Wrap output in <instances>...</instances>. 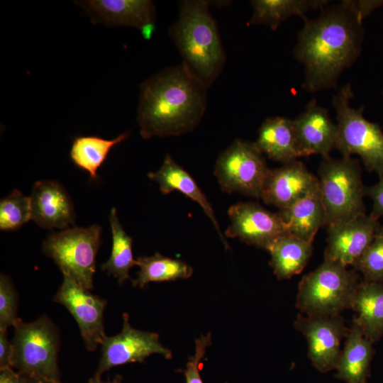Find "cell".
<instances>
[{"label":"cell","mask_w":383,"mask_h":383,"mask_svg":"<svg viewBox=\"0 0 383 383\" xmlns=\"http://www.w3.org/2000/svg\"><path fill=\"white\" fill-rule=\"evenodd\" d=\"M302 18L294 48V56L304 69L302 87L311 92L335 87L343 72L360 54L364 19L354 0L326 6L315 18Z\"/></svg>","instance_id":"obj_1"},{"label":"cell","mask_w":383,"mask_h":383,"mask_svg":"<svg viewBox=\"0 0 383 383\" xmlns=\"http://www.w3.org/2000/svg\"><path fill=\"white\" fill-rule=\"evenodd\" d=\"M207 86L182 62L167 67L140 86L137 121L143 138L192 131L207 106Z\"/></svg>","instance_id":"obj_2"},{"label":"cell","mask_w":383,"mask_h":383,"mask_svg":"<svg viewBox=\"0 0 383 383\" xmlns=\"http://www.w3.org/2000/svg\"><path fill=\"white\" fill-rule=\"evenodd\" d=\"M209 1L184 0L169 28V35L182 58V63L208 88L218 78L226 57Z\"/></svg>","instance_id":"obj_3"},{"label":"cell","mask_w":383,"mask_h":383,"mask_svg":"<svg viewBox=\"0 0 383 383\" xmlns=\"http://www.w3.org/2000/svg\"><path fill=\"white\" fill-rule=\"evenodd\" d=\"M361 282L359 274L340 263L323 260L299 282L296 307L309 316H333L350 309Z\"/></svg>","instance_id":"obj_4"},{"label":"cell","mask_w":383,"mask_h":383,"mask_svg":"<svg viewBox=\"0 0 383 383\" xmlns=\"http://www.w3.org/2000/svg\"><path fill=\"white\" fill-rule=\"evenodd\" d=\"M326 226L366 214L365 186L358 160L323 157L318 170Z\"/></svg>","instance_id":"obj_5"},{"label":"cell","mask_w":383,"mask_h":383,"mask_svg":"<svg viewBox=\"0 0 383 383\" xmlns=\"http://www.w3.org/2000/svg\"><path fill=\"white\" fill-rule=\"evenodd\" d=\"M353 96L351 84L340 87L333 96L336 111L337 138L335 148L343 157L358 155L365 169L383 174V131L379 124L367 120L363 107L350 105Z\"/></svg>","instance_id":"obj_6"},{"label":"cell","mask_w":383,"mask_h":383,"mask_svg":"<svg viewBox=\"0 0 383 383\" xmlns=\"http://www.w3.org/2000/svg\"><path fill=\"white\" fill-rule=\"evenodd\" d=\"M13 327L11 367L26 377L60 380V334L50 318L43 315L30 323L18 318Z\"/></svg>","instance_id":"obj_7"},{"label":"cell","mask_w":383,"mask_h":383,"mask_svg":"<svg viewBox=\"0 0 383 383\" xmlns=\"http://www.w3.org/2000/svg\"><path fill=\"white\" fill-rule=\"evenodd\" d=\"M101 233V226L96 224L87 228H67L50 233L43 241L42 250L63 274L90 290L93 288Z\"/></svg>","instance_id":"obj_8"},{"label":"cell","mask_w":383,"mask_h":383,"mask_svg":"<svg viewBox=\"0 0 383 383\" xmlns=\"http://www.w3.org/2000/svg\"><path fill=\"white\" fill-rule=\"evenodd\" d=\"M269 170L255 142L235 139L218 155L213 173L223 192L260 198Z\"/></svg>","instance_id":"obj_9"},{"label":"cell","mask_w":383,"mask_h":383,"mask_svg":"<svg viewBox=\"0 0 383 383\" xmlns=\"http://www.w3.org/2000/svg\"><path fill=\"white\" fill-rule=\"evenodd\" d=\"M101 345V358L94 374L98 377L118 365L143 362L152 354L161 355L167 360L172 357L171 350L160 343L158 333L133 328L127 313L123 314L121 331L113 336L105 335Z\"/></svg>","instance_id":"obj_10"},{"label":"cell","mask_w":383,"mask_h":383,"mask_svg":"<svg viewBox=\"0 0 383 383\" xmlns=\"http://www.w3.org/2000/svg\"><path fill=\"white\" fill-rule=\"evenodd\" d=\"M294 326L306 340L312 365L323 373L335 370L342 351L341 340L348 331L343 318L340 315L309 316L300 313Z\"/></svg>","instance_id":"obj_11"},{"label":"cell","mask_w":383,"mask_h":383,"mask_svg":"<svg viewBox=\"0 0 383 383\" xmlns=\"http://www.w3.org/2000/svg\"><path fill=\"white\" fill-rule=\"evenodd\" d=\"M53 301L63 305L72 315L86 348L94 351L106 335L104 312L106 300L92 294L70 277L63 274V281Z\"/></svg>","instance_id":"obj_12"},{"label":"cell","mask_w":383,"mask_h":383,"mask_svg":"<svg viewBox=\"0 0 383 383\" xmlns=\"http://www.w3.org/2000/svg\"><path fill=\"white\" fill-rule=\"evenodd\" d=\"M228 215L230 224L225 235L258 248L267 250L278 238L289 233L279 213L257 203H237L229 208Z\"/></svg>","instance_id":"obj_13"},{"label":"cell","mask_w":383,"mask_h":383,"mask_svg":"<svg viewBox=\"0 0 383 383\" xmlns=\"http://www.w3.org/2000/svg\"><path fill=\"white\" fill-rule=\"evenodd\" d=\"M318 189V178L301 162L294 160L269 170L260 198L265 204L282 210Z\"/></svg>","instance_id":"obj_14"},{"label":"cell","mask_w":383,"mask_h":383,"mask_svg":"<svg viewBox=\"0 0 383 383\" xmlns=\"http://www.w3.org/2000/svg\"><path fill=\"white\" fill-rule=\"evenodd\" d=\"M380 225L379 221L365 214L327 227L323 260L353 266L370 245Z\"/></svg>","instance_id":"obj_15"},{"label":"cell","mask_w":383,"mask_h":383,"mask_svg":"<svg viewBox=\"0 0 383 383\" xmlns=\"http://www.w3.org/2000/svg\"><path fill=\"white\" fill-rule=\"evenodd\" d=\"M91 18L93 23L109 26H132L140 30L145 39L151 38L155 28V7L149 0H91L77 1Z\"/></svg>","instance_id":"obj_16"},{"label":"cell","mask_w":383,"mask_h":383,"mask_svg":"<svg viewBox=\"0 0 383 383\" xmlns=\"http://www.w3.org/2000/svg\"><path fill=\"white\" fill-rule=\"evenodd\" d=\"M293 123L299 157L316 154L323 157L330 156L335 145L337 125L326 109L313 99Z\"/></svg>","instance_id":"obj_17"},{"label":"cell","mask_w":383,"mask_h":383,"mask_svg":"<svg viewBox=\"0 0 383 383\" xmlns=\"http://www.w3.org/2000/svg\"><path fill=\"white\" fill-rule=\"evenodd\" d=\"M31 219L43 228L65 229L74 224L72 199L64 187L52 180L36 182L30 196Z\"/></svg>","instance_id":"obj_18"},{"label":"cell","mask_w":383,"mask_h":383,"mask_svg":"<svg viewBox=\"0 0 383 383\" xmlns=\"http://www.w3.org/2000/svg\"><path fill=\"white\" fill-rule=\"evenodd\" d=\"M373 343L353 320L335 367L336 377L345 383H367L374 353Z\"/></svg>","instance_id":"obj_19"},{"label":"cell","mask_w":383,"mask_h":383,"mask_svg":"<svg viewBox=\"0 0 383 383\" xmlns=\"http://www.w3.org/2000/svg\"><path fill=\"white\" fill-rule=\"evenodd\" d=\"M148 177L159 184L160 190L163 194L177 190L197 203L211 221L222 241L227 245L212 206L202 190L192 177L178 165L170 154L165 157L160 169L156 172H149Z\"/></svg>","instance_id":"obj_20"},{"label":"cell","mask_w":383,"mask_h":383,"mask_svg":"<svg viewBox=\"0 0 383 383\" xmlns=\"http://www.w3.org/2000/svg\"><path fill=\"white\" fill-rule=\"evenodd\" d=\"M270 159L287 164L299 157L293 120L276 116L267 118L258 129L255 142Z\"/></svg>","instance_id":"obj_21"},{"label":"cell","mask_w":383,"mask_h":383,"mask_svg":"<svg viewBox=\"0 0 383 383\" xmlns=\"http://www.w3.org/2000/svg\"><path fill=\"white\" fill-rule=\"evenodd\" d=\"M285 223L289 233L306 242L312 243L320 229L326 226V214L320 189L299 199L278 213Z\"/></svg>","instance_id":"obj_22"},{"label":"cell","mask_w":383,"mask_h":383,"mask_svg":"<svg viewBox=\"0 0 383 383\" xmlns=\"http://www.w3.org/2000/svg\"><path fill=\"white\" fill-rule=\"evenodd\" d=\"M353 320L373 343L383 335V282L361 281L353 298Z\"/></svg>","instance_id":"obj_23"},{"label":"cell","mask_w":383,"mask_h":383,"mask_svg":"<svg viewBox=\"0 0 383 383\" xmlns=\"http://www.w3.org/2000/svg\"><path fill=\"white\" fill-rule=\"evenodd\" d=\"M267 251L270 265L277 278L287 279L304 269L311 257L313 245L289 233L274 241Z\"/></svg>","instance_id":"obj_24"},{"label":"cell","mask_w":383,"mask_h":383,"mask_svg":"<svg viewBox=\"0 0 383 383\" xmlns=\"http://www.w3.org/2000/svg\"><path fill=\"white\" fill-rule=\"evenodd\" d=\"M328 2L327 0H252L250 4L253 12L248 24L268 26L276 30L289 18L294 16L303 18L308 11L321 9Z\"/></svg>","instance_id":"obj_25"},{"label":"cell","mask_w":383,"mask_h":383,"mask_svg":"<svg viewBox=\"0 0 383 383\" xmlns=\"http://www.w3.org/2000/svg\"><path fill=\"white\" fill-rule=\"evenodd\" d=\"M128 137L123 133L113 139H105L96 135L76 137L72 144L70 157L79 168L87 172L90 177L97 178V170L106 160L111 150Z\"/></svg>","instance_id":"obj_26"},{"label":"cell","mask_w":383,"mask_h":383,"mask_svg":"<svg viewBox=\"0 0 383 383\" xmlns=\"http://www.w3.org/2000/svg\"><path fill=\"white\" fill-rule=\"evenodd\" d=\"M135 260L140 270L136 279L132 281L135 287L142 289L150 282L188 279L193 274L192 267L185 262L165 257L159 252Z\"/></svg>","instance_id":"obj_27"},{"label":"cell","mask_w":383,"mask_h":383,"mask_svg":"<svg viewBox=\"0 0 383 383\" xmlns=\"http://www.w3.org/2000/svg\"><path fill=\"white\" fill-rule=\"evenodd\" d=\"M109 221L112 234L111 252L110 257L101 268L122 284L130 278V269L136 265V260L133 255V238L122 227L115 208L111 210Z\"/></svg>","instance_id":"obj_28"},{"label":"cell","mask_w":383,"mask_h":383,"mask_svg":"<svg viewBox=\"0 0 383 383\" xmlns=\"http://www.w3.org/2000/svg\"><path fill=\"white\" fill-rule=\"evenodd\" d=\"M31 219L30 199L18 189L13 190L0 201V229H18Z\"/></svg>","instance_id":"obj_29"},{"label":"cell","mask_w":383,"mask_h":383,"mask_svg":"<svg viewBox=\"0 0 383 383\" xmlns=\"http://www.w3.org/2000/svg\"><path fill=\"white\" fill-rule=\"evenodd\" d=\"M353 267L365 281L383 282V225H380L372 241Z\"/></svg>","instance_id":"obj_30"},{"label":"cell","mask_w":383,"mask_h":383,"mask_svg":"<svg viewBox=\"0 0 383 383\" xmlns=\"http://www.w3.org/2000/svg\"><path fill=\"white\" fill-rule=\"evenodd\" d=\"M18 294L11 278L0 276V331H6L13 326L17 318Z\"/></svg>","instance_id":"obj_31"},{"label":"cell","mask_w":383,"mask_h":383,"mask_svg":"<svg viewBox=\"0 0 383 383\" xmlns=\"http://www.w3.org/2000/svg\"><path fill=\"white\" fill-rule=\"evenodd\" d=\"M211 345V335H201L195 340V351L193 355L189 357L184 370L186 383H203L200 376V366L207 348Z\"/></svg>","instance_id":"obj_32"},{"label":"cell","mask_w":383,"mask_h":383,"mask_svg":"<svg viewBox=\"0 0 383 383\" xmlns=\"http://www.w3.org/2000/svg\"><path fill=\"white\" fill-rule=\"evenodd\" d=\"M365 195L372 200V207L369 214L373 219L379 221L383 216V174L379 176V181L365 187Z\"/></svg>","instance_id":"obj_33"},{"label":"cell","mask_w":383,"mask_h":383,"mask_svg":"<svg viewBox=\"0 0 383 383\" xmlns=\"http://www.w3.org/2000/svg\"><path fill=\"white\" fill-rule=\"evenodd\" d=\"M12 355V343L8 340L7 331H0V369L11 367Z\"/></svg>","instance_id":"obj_34"},{"label":"cell","mask_w":383,"mask_h":383,"mask_svg":"<svg viewBox=\"0 0 383 383\" xmlns=\"http://www.w3.org/2000/svg\"><path fill=\"white\" fill-rule=\"evenodd\" d=\"M354 2L363 19L383 6V0H354Z\"/></svg>","instance_id":"obj_35"},{"label":"cell","mask_w":383,"mask_h":383,"mask_svg":"<svg viewBox=\"0 0 383 383\" xmlns=\"http://www.w3.org/2000/svg\"><path fill=\"white\" fill-rule=\"evenodd\" d=\"M0 383H28V377L12 367L0 369Z\"/></svg>","instance_id":"obj_36"},{"label":"cell","mask_w":383,"mask_h":383,"mask_svg":"<svg viewBox=\"0 0 383 383\" xmlns=\"http://www.w3.org/2000/svg\"><path fill=\"white\" fill-rule=\"evenodd\" d=\"M87 383H122V377L119 374H116L112 380L102 381L101 377L93 376L91 377Z\"/></svg>","instance_id":"obj_37"},{"label":"cell","mask_w":383,"mask_h":383,"mask_svg":"<svg viewBox=\"0 0 383 383\" xmlns=\"http://www.w3.org/2000/svg\"><path fill=\"white\" fill-rule=\"evenodd\" d=\"M28 377V383H61L60 380L47 379L44 377Z\"/></svg>","instance_id":"obj_38"}]
</instances>
